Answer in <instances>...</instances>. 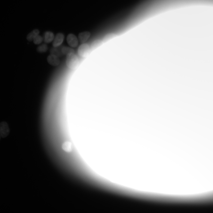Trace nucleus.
<instances>
[{"instance_id":"obj_1","label":"nucleus","mask_w":213,"mask_h":213,"mask_svg":"<svg viewBox=\"0 0 213 213\" xmlns=\"http://www.w3.org/2000/svg\"><path fill=\"white\" fill-rule=\"evenodd\" d=\"M66 64L67 66L72 69H75L78 67L79 63L77 56L75 53L67 55Z\"/></svg>"},{"instance_id":"obj_2","label":"nucleus","mask_w":213,"mask_h":213,"mask_svg":"<svg viewBox=\"0 0 213 213\" xmlns=\"http://www.w3.org/2000/svg\"><path fill=\"white\" fill-rule=\"evenodd\" d=\"M91 51L90 45L87 43L82 44L79 47L78 53L79 55L83 58L87 57Z\"/></svg>"},{"instance_id":"obj_3","label":"nucleus","mask_w":213,"mask_h":213,"mask_svg":"<svg viewBox=\"0 0 213 213\" xmlns=\"http://www.w3.org/2000/svg\"><path fill=\"white\" fill-rule=\"evenodd\" d=\"M10 132V128L7 123L3 121L0 123V133L2 137H6L9 135Z\"/></svg>"},{"instance_id":"obj_4","label":"nucleus","mask_w":213,"mask_h":213,"mask_svg":"<svg viewBox=\"0 0 213 213\" xmlns=\"http://www.w3.org/2000/svg\"><path fill=\"white\" fill-rule=\"evenodd\" d=\"M67 42L69 45L72 47H77L79 44V41L77 37L74 34H70L68 35Z\"/></svg>"},{"instance_id":"obj_5","label":"nucleus","mask_w":213,"mask_h":213,"mask_svg":"<svg viewBox=\"0 0 213 213\" xmlns=\"http://www.w3.org/2000/svg\"><path fill=\"white\" fill-rule=\"evenodd\" d=\"M64 39V35L61 33L57 34L53 40V47L60 46L63 42Z\"/></svg>"},{"instance_id":"obj_6","label":"nucleus","mask_w":213,"mask_h":213,"mask_svg":"<svg viewBox=\"0 0 213 213\" xmlns=\"http://www.w3.org/2000/svg\"><path fill=\"white\" fill-rule=\"evenodd\" d=\"M47 60L50 65L54 66L58 65L60 63L58 57L52 54L48 56Z\"/></svg>"},{"instance_id":"obj_7","label":"nucleus","mask_w":213,"mask_h":213,"mask_svg":"<svg viewBox=\"0 0 213 213\" xmlns=\"http://www.w3.org/2000/svg\"><path fill=\"white\" fill-rule=\"evenodd\" d=\"M91 36V33L89 32H84L80 33L79 35V39L81 43H85Z\"/></svg>"},{"instance_id":"obj_8","label":"nucleus","mask_w":213,"mask_h":213,"mask_svg":"<svg viewBox=\"0 0 213 213\" xmlns=\"http://www.w3.org/2000/svg\"><path fill=\"white\" fill-rule=\"evenodd\" d=\"M54 36L53 33L50 32H47L44 34V40L46 43H49L53 40Z\"/></svg>"},{"instance_id":"obj_9","label":"nucleus","mask_w":213,"mask_h":213,"mask_svg":"<svg viewBox=\"0 0 213 213\" xmlns=\"http://www.w3.org/2000/svg\"><path fill=\"white\" fill-rule=\"evenodd\" d=\"M62 149L67 153L70 152L72 151V143L68 141H66L62 146Z\"/></svg>"},{"instance_id":"obj_10","label":"nucleus","mask_w":213,"mask_h":213,"mask_svg":"<svg viewBox=\"0 0 213 213\" xmlns=\"http://www.w3.org/2000/svg\"><path fill=\"white\" fill-rule=\"evenodd\" d=\"M58 47H54L51 49L50 50L51 54L53 55L58 57H61L63 55L61 51V47L59 48Z\"/></svg>"},{"instance_id":"obj_11","label":"nucleus","mask_w":213,"mask_h":213,"mask_svg":"<svg viewBox=\"0 0 213 213\" xmlns=\"http://www.w3.org/2000/svg\"><path fill=\"white\" fill-rule=\"evenodd\" d=\"M39 31L38 29H35L29 34L27 37V40L31 42L34 39L37 35H39Z\"/></svg>"},{"instance_id":"obj_12","label":"nucleus","mask_w":213,"mask_h":213,"mask_svg":"<svg viewBox=\"0 0 213 213\" xmlns=\"http://www.w3.org/2000/svg\"><path fill=\"white\" fill-rule=\"evenodd\" d=\"M61 49L63 55H67L71 53H75V50L73 48L68 47H62Z\"/></svg>"},{"instance_id":"obj_13","label":"nucleus","mask_w":213,"mask_h":213,"mask_svg":"<svg viewBox=\"0 0 213 213\" xmlns=\"http://www.w3.org/2000/svg\"><path fill=\"white\" fill-rule=\"evenodd\" d=\"M48 47L46 44H43L39 46L37 49V51L40 53H44L47 52Z\"/></svg>"},{"instance_id":"obj_14","label":"nucleus","mask_w":213,"mask_h":213,"mask_svg":"<svg viewBox=\"0 0 213 213\" xmlns=\"http://www.w3.org/2000/svg\"><path fill=\"white\" fill-rule=\"evenodd\" d=\"M117 36L116 34H109L106 35L103 39V42H106L110 40L113 39Z\"/></svg>"},{"instance_id":"obj_15","label":"nucleus","mask_w":213,"mask_h":213,"mask_svg":"<svg viewBox=\"0 0 213 213\" xmlns=\"http://www.w3.org/2000/svg\"><path fill=\"white\" fill-rule=\"evenodd\" d=\"M43 39V38L39 35L34 39L33 41L35 44H38L42 42Z\"/></svg>"},{"instance_id":"obj_16","label":"nucleus","mask_w":213,"mask_h":213,"mask_svg":"<svg viewBox=\"0 0 213 213\" xmlns=\"http://www.w3.org/2000/svg\"><path fill=\"white\" fill-rule=\"evenodd\" d=\"M101 42V41L99 40L95 41L92 44V48L93 47L94 48L97 47L98 46H98L100 44Z\"/></svg>"},{"instance_id":"obj_17","label":"nucleus","mask_w":213,"mask_h":213,"mask_svg":"<svg viewBox=\"0 0 213 213\" xmlns=\"http://www.w3.org/2000/svg\"><path fill=\"white\" fill-rule=\"evenodd\" d=\"M1 133H0V140H1Z\"/></svg>"}]
</instances>
